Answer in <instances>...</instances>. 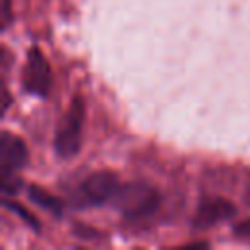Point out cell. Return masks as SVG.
<instances>
[{
    "instance_id": "6da1fadb",
    "label": "cell",
    "mask_w": 250,
    "mask_h": 250,
    "mask_svg": "<svg viewBox=\"0 0 250 250\" xmlns=\"http://www.w3.org/2000/svg\"><path fill=\"white\" fill-rule=\"evenodd\" d=\"M115 205L125 219L137 221V219L150 217L158 209L160 195L150 184L131 182V184L119 188V191L115 195Z\"/></svg>"
},
{
    "instance_id": "277c9868",
    "label": "cell",
    "mask_w": 250,
    "mask_h": 250,
    "mask_svg": "<svg viewBox=\"0 0 250 250\" xmlns=\"http://www.w3.org/2000/svg\"><path fill=\"white\" fill-rule=\"evenodd\" d=\"M23 88L39 98L49 96L51 90V68L47 59L39 49H31L27 53L25 68H23Z\"/></svg>"
},
{
    "instance_id": "52a82bcc",
    "label": "cell",
    "mask_w": 250,
    "mask_h": 250,
    "mask_svg": "<svg viewBox=\"0 0 250 250\" xmlns=\"http://www.w3.org/2000/svg\"><path fill=\"white\" fill-rule=\"evenodd\" d=\"M27 197L31 199V203L39 205V207L45 209V211H51V213H55V215H61V213H62V201H61L59 197H55L53 193L41 189L39 186H31V188L27 189Z\"/></svg>"
},
{
    "instance_id": "30bf717a",
    "label": "cell",
    "mask_w": 250,
    "mask_h": 250,
    "mask_svg": "<svg viewBox=\"0 0 250 250\" xmlns=\"http://www.w3.org/2000/svg\"><path fill=\"white\" fill-rule=\"evenodd\" d=\"M234 232H236L238 236H246V238H250V219L238 223V225L234 227Z\"/></svg>"
},
{
    "instance_id": "7a4b0ae2",
    "label": "cell",
    "mask_w": 250,
    "mask_h": 250,
    "mask_svg": "<svg viewBox=\"0 0 250 250\" xmlns=\"http://www.w3.org/2000/svg\"><path fill=\"white\" fill-rule=\"evenodd\" d=\"M84 98L74 96L64 117L61 119V125L55 135V152L61 158H72L78 154L82 146V127H84Z\"/></svg>"
},
{
    "instance_id": "9c48e42d",
    "label": "cell",
    "mask_w": 250,
    "mask_h": 250,
    "mask_svg": "<svg viewBox=\"0 0 250 250\" xmlns=\"http://www.w3.org/2000/svg\"><path fill=\"white\" fill-rule=\"evenodd\" d=\"M12 23V2L2 0V27L6 29Z\"/></svg>"
},
{
    "instance_id": "8992f818",
    "label": "cell",
    "mask_w": 250,
    "mask_h": 250,
    "mask_svg": "<svg viewBox=\"0 0 250 250\" xmlns=\"http://www.w3.org/2000/svg\"><path fill=\"white\" fill-rule=\"evenodd\" d=\"M27 164V146L25 143L4 131L0 141V172L2 174H16L20 168Z\"/></svg>"
},
{
    "instance_id": "5b68a950",
    "label": "cell",
    "mask_w": 250,
    "mask_h": 250,
    "mask_svg": "<svg viewBox=\"0 0 250 250\" xmlns=\"http://www.w3.org/2000/svg\"><path fill=\"white\" fill-rule=\"evenodd\" d=\"M236 215V207L225 197H203L193 215L195 229H209Z\"/></svg>"
},
{
    "instance_id": "8fae6325",
    "label": "cell",
    "mask_w": 250,
    "mask_h": 250,
    "mask_svg": "<svg viewBox=\"0 0 250 250\" xmlns=\"http://www.w3.org/2000/svg\"><path fill=\"white\" fill-rule=\"evenodd\" d=\"M248 199H250V193H248Z\"/></svg>"
},
{
    "instance_id": "3957f363",
    "label": "cell",
    "mask_w": 250,
    "mask_h": 250,
    "mask_svg": "<svg viewBox=\"0 0 250 250\" xmlns=\"http://www.w3.org/2000/svg\"><path fill=\"white\" fill-rule=\"evenodd\" d=\"M119 180L113 172H96L92 176H88L80 188H78V199L84 205H104L111 199H115L117 191H119Z\"/></svg>"
},
{
    "instance_id": "ba28073f",
    "label": "cell",
    "mask_w": 250,
    "mask_h": 250,
    "mask_svg": "<svg viewBox=\"0 0 250 250\" xmlns=\"http://www.w3.org/2000/svg\"><path fill=\"white\" fill-rule=\"evenodd\" d=\"M4 205H6V207H8L10 211H14V213H18V215H20V217H21V219H23V221H25V223L29 225V227H33V229H39V225H37V221H35V217H33V215H31V213H29L27 209H23L21 205H18V203H14V201H10L8 197L4 199Z\"/></svg>"
}]
</instances>
